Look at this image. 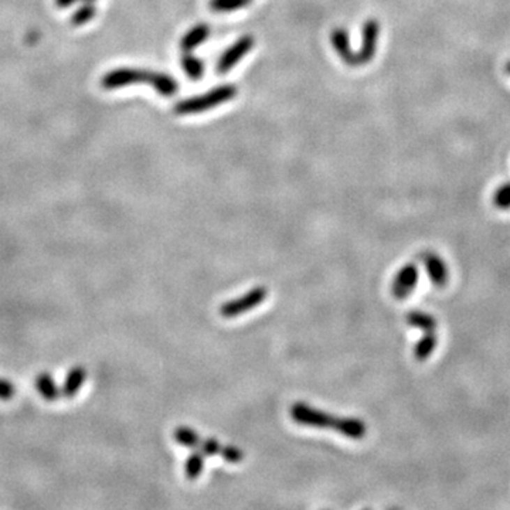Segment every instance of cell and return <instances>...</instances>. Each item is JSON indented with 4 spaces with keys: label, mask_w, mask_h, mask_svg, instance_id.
Returning a JSON list of instances; mask_svg holds the SVG:
<instances>
[{
    "label": "cell",
    "mask_w": 510,
    "mask_h": 510,
    "mask_svg": "<svg viewBox=\"0 0 510 510\" xmlns=\"http://www.w3.org/2000/svg\"><path fill=\"white\" fill-rule=\"evenodd\" d=\"M292 420L301 426L316 427V428H332L339 434L352 438L361 440L367 434V426L359 419H349V417H336L328 412L312 408L305 403H295L290 408Z\"/></svg>",
    "instance_id": "6da1fadb"
},
{
    "label": "cell",
    "mask_w": 510,
    "mask_h": 510,
    "mask_svg": "<svg viewBox=\"0 0 510 510\" xmlns=\"http://www.w3.org/2000/svg\"><path fill=\"white\" fill-rule=\"evenodd\" d=\"M132 84H151L156 89L158 94L163 97H173L177 92L176 80L165 73L158 71L117 68L107 73L101 80V85L105 89H118Z\"/></svg>",
    "instance_id": "7a4b0ae2"
},
{
    "label": "cell",
    "mask_w": 510,
    "mask_h": 510,
    "mask_svg": "<svg viewBox=\"0 0 510 510\" xmlns=\"http://www.w3.org/2000/svg\"><path fill=\"white\" fill-rule=\"evenodd\" d=\"M237 96V88L236 85H220L213 89H210L207 94L193 97L189 100L180 101L174 105V112L177 115H192L199 114L207 110H211L214 107H218L224 103H228Z\"/></svg>",
    "instance_id": "3957f363"
},
{
    "label": "cell",
    "mask_w": 510,
    "mask_h": 510,
    "mask_svg": "<svg viewBox=\"0 0 510 510\" xmlns=\"http://www.w3.org/2000/svg\"><path fill=\"white\" fill-rule=\"evenodd\" d=\"M380 36V23L376 19H368L361 29V47L356 53V64L364 66L372 61L377 52Z\"/></svg>",
    "instance_id": "277c9868"
},
{
    "label": "cell",
    "mask_w": 510,
    "mask_h": 510,
    "mask_svg": "<svg viewBox=\"0 0 510 510\" xmlns=\"http://www.w3.org/2000/svg\"><path fill=\"white\" fill-rule=\"evenodd\" d=\"M268 295V290L265 287H257L247 292L244 297L225 302L220 308V315L224 317H234L244 312H248L262 303Z\"/></svg>",
    "instance_id": "5b68a950"
},
{
    "label": "cell",
    "mask_w": 510,
    "mask_h": 510,
    "mask_svg": "<svg viewBox=\"0 0 510 510\" xmlns=\"http://www.w3.org/2000/svg\"><path fill=\"white\" fill-rule=\"evenodd\" d=\"M419 278H420V271H419L417 264L408 262L404 267H401L398 269V272L396 273L393 284H391L393 297L398 301L407 299L415 290L417 284H419Z\"/></svg>",
    "instance_id": "8992f818"
},
{
    "label": "cell",
    "mask_w": 510,
    "mask_h": 510,
    "mask_svg": "<svg viewBox=\"0 0 510 510\" xmlns=\"http://www.w3.org/2000/svg\"><path fill=\"white\" fill-rule=\"evenodd\" d=\"M254 47V37L253 36H243L240 37L230 49H227L218 63H217V73L218 74H225L228 73L231 68H233L248 52H251V49Z\"/></svg>",
    "instance_id": "52a82bcc"
},
{
    "label": "cell",
    "mask_w": 510,
    "mask_h": 510,
    "mask_svg": "<svg viewBox=\"0 0 510 510\" xmlns=\"http://www.w3.org/2000/svg\"><path fill=\"white\" fill-rule=\"evenodd\" d=\"M423 262H424L430 281L437 288L447 287V284L449 281V269H448L447 262L435 253H426L423 255Z\"/></svg>",
    "instance_id": "ba28073f"
},
{
    "label": "cell",
    "mask_w": 510,
    "mask_h": 510,
    "mask_svg": "<svg viewBox=\"0 0 510 510\" xmlns=\"http://www.w3.org/2000/svg\"><path fill=\"white\" fill-rule=\"evenodd\" d=\"M332 44L333 49L336 50V53L339 54V57L350 67H357L356 64V53L352 50L350 43H349V36L347 31L345 29H335L332 31Z\"/></svg>",
    "instance_id": "9c48e42d"
},
{
    "label": "cell",
    "mask_w": 510,
    "mask_h": 510,
    "mask_svg": "<svg viewBox=\"0 0 510 510\" xmlns=\"http://www.w3.org/2000/svg\"><path fill=\"white\" fill-rule=\"evenodd\" d=\"M209 36H210V27L207 24L204 23L196 24L180 40V50H183L184 53H192L203 41L209 38Z\"/></svg>",
    "instance_id": "30bf717a"
},
{
    "label": "cell",
    "mask_w": 510,
    "mask_h": 510,
    "mask_svg": "<svg viewBox=\"0 0 510 510\" xmlns=\"http://www.w3.org/2000/svg\"><path fill=\"white\" fill-rule=\"evenodd\" d=\"M405 322L411 328L423 332H434L438 327V322L434 315L424 310H411L405 315Z\"/></svg>",
    "instance_id": "8fae6325"
},
{
    "label": "cell",
    "mask_w": 510,
    "mask_h": 510,
    "mask_svg": "<svg viewBox=\"0 0 510 510\" xmlns=\"http://www.w3.org/2000/svg\"><path fill=\"white\" fill-rule=\"evenodd\" d=\"M85 379H87V370L84 367L77 366L71 368L61 387L63 398H73L81 390Z\"/></svg>",
    "instance_id": "7c38bea8"
},
{
    "label": "cell",
    "mask_w": 510,
    "mask_h": 510,
    "mask_svg": "<svg viewBox=\"0 0 510 510\" xmlns=\"http://www.w3.org/2000/svg\"><path fill=\"white\" fill-rule=\"evenodd\" d=\"M36 389L40 393V396L47 401H56L63 398L61 389L57 387V384L54 383L53 377L49 373H41L40 376H37Z\"/></svg>",
    "instance_id": "4fadbf2b"
},
{
    "label": "cell",
    "mask_w": 510,
    "mask_h": 510,
    "mask_svg": "<svg viewBox=\"0 0 510 510\" xmlns=\"http://www.w3.org/2000/svg\"><path fill=\"white\" fill-rule=\"evenodd\" d=\"M438 345V338L434 332H424V335L419 339L414 346V357L419 361L427 360L435 350Z\"/></svg>",
    "instance_id": "5bb4252c"
},
{
    "label": "cell",
    "mask_w": 510,
    "mask_h": 510,
    "mask_svg": "<svg viewBox=\"0 0 510 510\" xmlns=\"http://www.w3.org/2000/svg\"><path fill=\"white\" fill-rule=\"evenodd\" d=\"M204 460H206V455L197 449H195V452L188 458L186 467H184V472H186V477L189 481H195L200 477V474L204 470Z\"/></svg>",
    "instance_id": "9a60e30c"
},
{
    "label": "cell",
    "mask_w": 510,
    "mask_h": 510,
    "mask_svg": "<svg viewBox=\"0 0 510 510\" xmlns=\"http://www.w3.org/2000/svg\"><path fill=\"white\" fill-rule=\"evenodd\" d=\"M173 438L176 440L177 444H180L183 447L190 448V449H196L202 437L192 428L177 427L173 433Z\"/></svg>",
    "instance_id": "2e32d148"
},
{
    "label": "cell",
    "mask_w": 510,
    "mask_h": 510,
    "mask_svg": "<svg viewBox=\"0 0 510 510\" xmlns=\"http://www.w3.org/2000/svg\"><path fill=\"white\" fill-rule=\"evenodd\" d=\"M181 66L184 73H186L192 80H199L204 74L203 61L190 53H184V56L181 57Z\"/></svg>",
    "instance_id": "e0dca14e"
},
{
    "label": "cell",
    "mask_w": 510,
    "mask_h": 510,
    "mask_svg": "<svg viewBox=\"0 0 510 510\" xmlns=\"http://www.w3.org/2000/svg\"><path fill=\"white\" fill-rule=\"evenodd\" d=\"M251 3V0H210V9L217 13H227L243 9Z\"/></svg>",
    "instance_id": "ac0fdd59"
},
{
    "label": "cell",
    "mask_w": 510,
    "mask_h": 510,
    "mask_svg": "<svg viewBox=\"0 0 510 510\" xmlns=\"http://www.w3.org/2000/svg\"><path fill=\"white\" fill-rule=\"evenodd\" d=\"M97 15V8L94 5V2H85L82 6H80V9H77V12L73 15L71 17V23L74 26H84L87 24L89 20H92Z\"/></svg>",
    "instance_id": "d6986e66"
},
{
    "label": "cell",
    "mask_w": 510,
    "mask_h": 510,
    "mask_svg": "<svg viewBox=\"0 0 510 510\" xmlns=\"http://www.w3.org/2000/svg\"><path fill=\"white\" fill-rule=\"evenodd\" d=\"M493 206L499 210L510 209V181L503 183L493 195Z\"/></svg>",
    "instance_id": "ffe728a7"
},
{
    "label": "cell",
    "mask_w": 510,
    "mask_h": 510,
    "mask_svg": "<svg viewBox=\"0 0 510 510\" xmlns=\"http://www.w3.org/2000/svg\"><path fill=\"white\" fill-rule=\"evenodd\" d=\"M15 394H16L15 384L6 379H0V400L9 401L15 397Z\"/></svg>",
    "instance_id": "44dd1931"
},
{
    "label": "cell",
    "mask_w": 510,
    "mask_h": 510,
    "mask_svg": "<svg viewBox=\"0 0 510 510\" xmlns=\"http://www.w3.org/2000/svg\"><path fill=\"white\" fill-rule=\"evenodd\" d=\"M78 2H82V3H85V2H96V0H54V3H56V6H59L60 9H67V8H71L73 5L78 3Z\"/></svg>",
    "instance_id": "7402d4cb"
},
{
    "label": "cell",
    "mask_w": 510,
    "mask_h": 510,
    "mask_svg": "<svg viewBox=\"0 0 510 510\" xmlns=\"http://www.w3.org/2000/svg\"><path fill=\"white\" fill-rule=\"evenodd\" d=\"M506 73H507V74H510V61H507V63H506Z\"/></svg>",
    "instance_id": "603a6c76"
}]
</instances>
